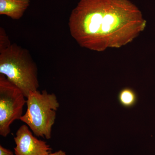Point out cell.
<instances>
[{
  "instance_id": "cell-1",
  "label": "cell",
  "mask_w": 155,
  "mask_h": 155,
  "mask_svg": "<svg viewBox=\"0 0 155 155\" xmlns=\"http://www.w3.org/2000/svg\"><path fill=\"white\" fill-rule=\"evenodd\" d=\"M68 25L81 47L101 52L133 41L144 30L146 21L129 0H80Z\"/></svg>"
},
{
  "instance_id": "cell-2",
  "label": "cell",
  "mask_w": 155,
  "mask_h": 155,
  "mask_svg": "<svg viewBox=\"0 0 155 155\" xmlns=\"http://www.w3.org/2000/svg\"><path fill=\"white\" fill-rule=\"evenodd\" d=\"M0 74L20 89L26 98L39 87L36 63L28 50L16 43L0 51Z\"/></svg>"
},
{
  "instance_id": "cell-3",
  "label": "cell",
  "mask_w": 155,
  "mask_h": 155,
  "mask_svg": "<svg viewBox=\"0 0 155 155\" xmlns=\"http://www.w3.org/2000/svg\"><path fill=\"white\" fill-rule=\"evenodd\" d=\"M26 99L27 110L20 121L29 127L35 135L47 139L51 138L60 103L54 93L46 90L31 92Z\"/></svg>"
},
{
  "instance_id": "cell-4",
  "label": "cell",
  "mask_w": 155,
  "mask_h": 155,
  "mask_svg": "<svg viewBox=\"0 0 155 155\" xmlns=\"http://www.w3.org/2000/svg\"><path fill=\"white\" fill-rule=\"evenodd\" d=\"M25 98L20 89L0 74V135L3 137L11 133L14 121L20 120L23 116Z\"/></svg>"
},
{
  "instance_id": "cell-5",
  "label": "cell",
  "mask_w": 155,
  "mask_h": 155,
  "mask_svg": "<svg viewBox=\"0 0 155 155\" xmlns=\"http://www.w3.org/2000/svg\"><path fill=\"white\" fill-rule=\"evenodd\" d=\"M14 140L15 155H47L51 153L50 146L34 136L26 124L19 127Z\"/></svg>"
},
{
  "instance_id": "cell-6",
  "label": "cell",
  "mask_w": 155,
  "mask_h": 155,
  "mask_svg": "<svg viewBox=\"0 0 155 155\" xmlns=\"http://www.w3.org/2000/svg\"><path fill=\"white\" fill-rule=\"evenodd\" d=\"M30 3V0H0V15L19 20L23 17Z\"/></svg>"
},
{
  "instance_id": "cell-7",
  "label": "cell",
  "mask_w": 155,
  "mask_h": 155,
  "mask_svg": "<svg viewBox=\"0 0 155 155\" xmlns=\"http://www.w3.org/2000/svg\"><path fill=\"white\" fill-rule=\"evenodd\" d=\"M118 100L119 103L123 107H131L136 103L137 96L133 89L127 87L123 89L119 92Z\"/></svg>"
},
{
  "instance_id": "cell-8",
  "label": "cell",
  "mask_w": 155,
  "mask_h": 155,
  "mask_svg": "<svg viewBox=\"0 0 155 155\" xmlns=\"http://www.w3.org/2000/svg\"><path fill=\"white\" fill-rule=\"evenodd\" d=\"M11 44L5 31L2 27L0 28V51L6 49Z\"/></svg>"
},
{
  "instance_id": "cell-9",
  "label": "cell",
  "mask_w": 155,
  "mask_h": 155,
  "mask_svg": "<svg viewBox=\"0 0 155 155\" xmlns=\"http://www.w3.org/2000/svg\"><path fill=\"white\" fill-rule=\"evenodd\" d=\"M0 155H14L11 150L7 149L5 148L0 146Z\"/></svg>"
},
{
  "instance_id": "cell-10",
  "label": "cell",
  "mask_w": 155,
  "mask_h": 155,
  "mask_svg": "<svg viewBox=\"0 0 155 155\" xmlns=\"http://www.w3.org/2000/svg\"><path fill=\"white\" fill-rule=\"evenodd\" d=\"M47 155H66V153L63 151L60 150L58 151L55 152L54 153H50Z\"/></svg>"
}]
</instances>
